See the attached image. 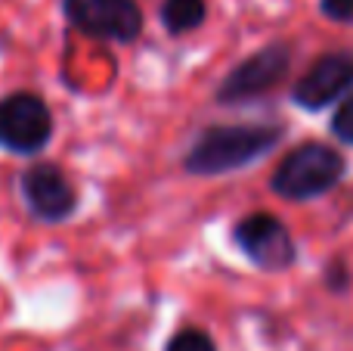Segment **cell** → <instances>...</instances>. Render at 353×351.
I'll return each mask as SVG.
<instances>
[{"mask_svg":"<svg viewBox=\"0 0 353 351\" xmlns=\"http://www.w3.org/2000/svg\"><path fill=\"white\" fill-rule=\"evenodd\" d=\"M232 243L251 265L267 274H282L298 261V246L273 211H251L242 221H236Z\"/></svg>","mask_w":353,"mask_h":351,"instance_id":"obj_3","label":"cell"},{"mask_svg":"<svg viewBox=\"0 0 353 351\" xmlns=\"http://www.w3.org/2000/svg\"><path fill=\"white\" fill-rule=\"evenodd\" d=\"M285 131L279 124H211L192 140L183 155V168L192 178H220L254 165L282 143Z\"/></svg>","mask_w":353,"mask_h":351,"instance_id":"obj_1","label":"cell"},{"mask_svg":"<svg viewBox=\"0 0 353 351\" xmlns=\"http://www.w3.org/2000/svg\"><path fill=\"white\" fill-rule=\"evenodd\" d=\"M288 66H292V44L273 41L267 47L254 50L248 59H242L223 78V84L217 87V103L232 106L263 97L276 84H282V78L288 75Z\"/></svg>","mask_w":353,"mask_h":351,"instance_id":"obj_5","label":"cell"},{"mask_svg":"<svg viewBox=\"0 0 353 351\" xmlns=\"http://www.w3.org/2000/svg\"><path fill=\"white\" fill-rule=\"evenodd\" d=\"M165 351H217V345H214V339L205 333V330L183 327L180 333L171 336V342L165 345Z\"/></svg>","mask_w":353,"mask_h":351,"instance_id":"obj_10","label":"cell"},{"mask_svg":"<svg viewBox=\"0 0 353 351\" xmlns=\"http://www.w3.org/2000/svg\"><path fill=\"white\" fill-rule=\"evenodd\" d=\"M65 19L87 37L130 44L143 35V10L137 0H62Z\"/></svg>","mask_w":353,"mask_h":351,"instance_id":"obj_6","label":"cell"},{"mask_svg":"<svg viewBox=\"0 0 353 351\" xmlns=\"http://www.w3.org/2000/svg\"><path fill=\"white\" fill-rule=\"evenodd\" d=\"M344 174H347V159L335 146L301 143L279 162L270 187L276 196L288 199V202H310V199H319L335 190L344 180Z\"/></svg>","mask_w":353,"mask_h":351,"instance_id":"obj_2","label":"cell"},{"mask_svg":"<svg viewBox=\"0 0 353 351\" xmlns=\"http://www.w3.org/2000/svg\"><path fill=\"white\" fill-rule=\"evenodd\" d=\"M319 10H323V16L335 19V22H353V0H323Z\"/></svg>","mask_w":353,"mask_h":351,"instance_id":"obj_12","label":"cell"},{"mask_svg":"<svg viewBox=\"0 0 353 351\" xmlns=\"http://www.w3.org/2000/svg\"><path fill=\"white\" fill-rule=\"evenodd\" d=\"M159 16L165 22V28L171 31L174 37L189 35L195 31L201 22L208 19V3L205 0H165L159 6Z\"/></svg>","mask_w":353,"mask_h":351,"instance_id":"obj_9","label":"cell"},{"mask_svg":"<svg viewBox=\"0 0 353 351\" xmlns=\"http://www.w3.org/2000/svg\"><path fill=\"white\" fill-rule=\"evenodd\" d=\"M19 187L28 211L43 224H62L78 211V190L53 162H37L25 168Z\"/></svg>","mask_w":353,"mask_h":351,"instance_id":"obj_7","label":"cell"},{"mask_svg":"<svg viewBox=\"0 0 353 351\" xmlns=\"http://www.w3.org/2000/svg\"><path fill=\"white\" fill-rule=\"evenodd\" d=\"M353 87V53L338 50V53H323L292 87V103L301 109L319 112L341 99Z\"/></svg>","mask_w":353,"mask_h":351,"instance_id":"obj_8","label":"cell"},{"mask_svg":"<svg viewBox=\"0 0 353 351\" xmlns=\"http://www.w3.org/2000/svg\"><path fill=\"white\" fill-rule=\"evenodd\" d=\"M53 137V112L37 93L16 91L0 99V146L16 155H37Z\"/></svg>","mask_w":353,"mask_h":351,"instance_id":"obj_4","label":"cell"},{"mask_svg":"<svg viewBox=\"0 0 353 351\" xmlns=\"http://www.w3.org/2000/svg\"><path fill=\"white\" fill-rule=\"evenodd\" d=\"M329 131H332V134H335L341 143L353 146V93L335 109V115H332V122H329Z\"/></svg>","mask_w":353,"mask_h":351,"instance_id":"obj_11","label":"cell"}]
</instances>
